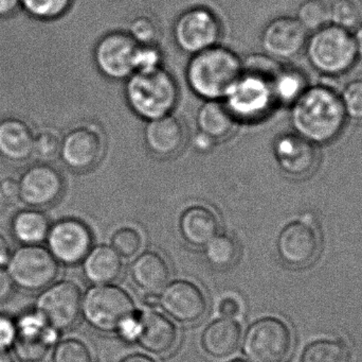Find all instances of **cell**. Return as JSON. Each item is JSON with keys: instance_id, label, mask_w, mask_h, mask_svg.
<instances>
[{"instance_id": "35", "label": "cell", "mask_w": 362, "mask_h": 362, "mask_svg": "<svg viewBox=\"0 0 362 362\" xmlns=\"http://www.w3.org/2000/svg\"><path fill=\"white\" fill-rule=\"evenodd\" d=\"M129 33L140 46H155L159 38V27L148 14L137 15L129 23Z\"/></svg>"}, {"instance_id": "24", "label": "cell", "mask_w": 362, "mask_h": 362, "mask_svg": "<svg viewBox=\"0 0 362 362\" xmlns=\"http://www.w3.org/2000/svg\"><path fill=\"white\" fill-rule=\"evenodd\" d=\"M34 154V134L21 119L0 121V155L14 163L27 161Z\"/></svg>"}, {"instance_id": "29", "label": "cell", "mask_w": 362, "mask_h": 362, "mask_svg": "<svg viewBox=\"0 0 362 362\" xmlns=\"http://www.w3.org/2000/svg\"><path fill=\"white\" fill-rule=\"evenodd\" d=\"M351 351L341 339H320L305 346L300 362H350Z\"/></svg>"}, {"instance_id": "53", "label": "cell", "mask_w": 362, "mask_h": 362, "mask_svg": "<svg viewBox=\"0 0 362 362\" xmlns=\"http://www.w3.org/2000/svg\"><path fill=\"white\" fill-rule=\"evenodd\" d=\"M23 362H40V361H23Z\"/></svg>"}, {"instance_id": "22", "label": "cell", "mask_w": 362, "mask_h": 362, "mask_svg": "<svg viewBox=\"0 0 362 362\" xmlns=\"http://www.w3.org/2000/svg\"><path fill=\"white\" fill-rule=\"evenodd\" d=\"M242 325L232 318H221L211 322L200 338L202 351L215 359L233 355L240 348Z\"/></svg>"}, {"instance_id": "16", "label": "cell", "mask_w": 362, "mask_h": 362, "mask_svg": "<svg viewBox=\"0 0 362 362\" xmlns=\"http://www.w3.org/2000/svg\"><path fill=\"white\" fill-rule=\"evenodd\" d=\"M103 154V135L93 125L76 128L62 140L59 157L66 166L76 171L95 167Z\"/></svg>"}, {"instance_id": "38", "label": "cell", "mask_w": 362, "mask_h": 362, "mask_svg": "<svg viewBox=\"0 0 362 362\" xmlns=\"http://www.w3.org/2000/svg\"><path fill=\"white\" fill-rule=\"evenodd\" d=\"M112 247L120 256L124 257V259H132L141 250V235L134 227H120L112 235Z\"/></svg>"}, {"instance_id": "33", "label": "cell", "mask_w": 362, "mask_h": 362, "mask_svg": "<svg viewBox=\"0 0 362 362\" xmlns=\"http://www.w3.org/2000/svg\"><path fill=\"white\" fill-rule=\"evenodd\" d=\"M329 14L333 25L342 29H357L362 23L361 0H333L329 6Z\"/></svg>"}, {"instance_id": "7", "label": "cell", "mask_w": 362, "mask_h": 362, "mask_svg": "<svg viewBox=\"0 0 362 362\" xmlns=\"http://www.w3.org/2000/svg\"><path fill=\"white\" fill-rule=\"evenodd\" d=\"M293 346L291 327L282 319L265 317L247 329L243 351L251 362H282L288 358Z\"/></svg>"}, {"instance_id": "31", "label": "cell", "mask_w": 362, "mask_h": 362, "mask_svg": "<svg viewBox=\"0 0 362 362\" xmlns=\"http://www.w3.org/2000/svg\"><path fill=\"white\" fill-rule=\"evenodd\" d=\"M76 0H21V8L38 21H50L67 14Z\"/></svg>"}, {"instance_id": "49", "label": "cell", "mask_w": 362, "mask_h": 362, "mask_svg": "<svg viewBox=\"0 0 362 362\" xmlns=\"http://www.w3.org/2000/svg\"><path fill=\"white\" fill-rule=\"evenodd\" d=\"M120 362H157L152 357L142 353H133V354L127 355Z\"/></svg>"}, {"instance_id": "32", "label": "cell", "mask_w": 362, "mask_h": 362, "mask_svg": "<svg viewBox=\"0 0 362 362\" xmlns=\"http://www.w3.org/2000/svg\"><path fill=\"white\" fill-rule=\"evenodd\" d=\"M296 18L308 31H317L331 21L329 6L325 0H304L297 11Z\"/></svg>"}, {"instance_id": "6", "label": "cell", "mask_w": 362, "mask_h": 362, "mask_svg": "<svg viewBox=\"0 0 362 362\" xmlns=\"http://www.w3.org/2000/svg\"><path fill=\"white\" fill-rule=\"evenodd\" d=\"M305 46L313 67L327 76L344 74L358 57L354 36L335 25H327L315 31Z\"/></svg>"}, {"instance_id": "40", "label": "cell", "mask_w": 362, "mask_h": 362, "mask_svg": "<svg viewBox=\"0 0 362 362\" xmlns=\"http://www.w3.org/2000/svg\"><path fill=\"white\" fill-rule=\"evenodd\" d=\"M163 55L155 46H140L137 57V70L152 69L161 66Z\"/></svg>"}, {"instance_id": "12", "label": "cell", "mask_w": 362, "mask_h": 362, "mask_svg": "<svg viewBox=\"0 0 362 362\" xmlns=\"http://www.w3.org/2000/svg\"><path fill=\"white\" fill-rule=\"evenodd\" d=\"M46 242L57 263L71 266L84 261L93 249V237L83 221L67 218L51 225Z\"/></svg>"}, {"instance_id": "30", "label": "cell", "mask_w": 362, "mask_h": 362, "mask_svg": "<svg viewBox=\"0 0 362 362\" xmlns=\"http://www.w3.org/2000/svg\"><path fill=\"white\" fill-rule=\"evenodd\" d=\"M206 261L218 269H225L233 265L238 256V246L233 237L218 235L206 246Z\"/></svg>"}, {"instance_id": "3", "label": "cell", "mask_w": 362, "mask_h": 362, "mask_svg": "<svg viewBox=\"0 0 362 362\" xmlns=\"http://www.w3.org/2000/svg\"><path fill=\"white\" fill-rule=\"evenodd\" d=\"M243 72L238 55L226 47L215 46L193 55L187 67L189 89L204 100L225 99Z\"/></svg>"}, {"instance_id": "45", "label": "cell", "mask_w": 362, "mask_h": 362, "mask_svg": "<svg viewBox=\"0 0 362 362\" xmlns=\"http://www.w3.org/2000/svg\"><path fill=\"white\" fill-rule=\"evenodd\" d=\"M21 8V0H0V18L12 16Z\"/></svg>"}, {"instance_id": "19", "label": "cell", "mask_w": 362, "mask_h": 362, "mask_svg": "<svg viewBox=\"0 0 362 362\" xmlns=\"http://www.w3.org/2000/svg\"><path fill=\"white\" fill-rule=\"evenodd\" d=\"M274 153L281 169L293 178L310 176L318 163L315 144L297 133L280 136L274 142Z\"/></svg>"}, {"instance_id": "5", "label": "cell", "mask_w": 362, "mask_h": 362, "mask_svg": "<svg viewBox=\"0 0 362 362\" xmlns=\"http://www.w3.org/2000/svg\"><path fill=\"white\" fill-rule=\"evenodd\" d=\"M82 314L86 322L103 333H119L136 316L135 303L124 289L100 285L85 293Z\"/></svg>"}, {"instance_id": "48", "label": "cell", "mask_w": 362, "mask_h": 362, "mask_svg": "<svg viewBox=\"0 0 362 362\" xmlns=\"http://www.w3.org/2000/svg\"><path fill=\"white\" fill-rule=\"evenodd\" d=\"M159 303H160L159 295H155L154 293H148V295H144L142 299V304L150 310L158 307Z\"/></svg>"}, {"instance_id": "15", "label": "cell", "mask_w": 362, "mask_h": 362, "mask_svg": "<svg viewBox=\"0 0 362 362\" xmlns=\"http://www.w3.org/2000/svg\"><path fill=\"white\" fill-rule=\"evenodd\" d=\"M165 314L183 324H193L204 318L208 302L202 289L189 281L180 280L167 285L159 295Z\"/></svg>"}, {"instance_id": "9", "label": "cell", "mask_w": 362, "mask_h": 362, "mask_svg": "<svg viewBox=\"0 0 362 362\" xmlns=\"http://www.w3.org/2000/svg\"><path fill=\"white\" fill-rule=\"evenodd\" d=\"M221 29L216 12L206 6H192L185 9L176 19L174 38L181 50L196 55L217 45Z\"/></svg>"}, {"instance_id": "47", "label": "cell", "mask_w": 362, "mask_h": 362, "mask_svg": "<svg viewBox=\"0 0 362 362\" xmlns=\"http://www.w3.org/2000/svg\"><path fill=\"white\" fill-rule=\"evenodd\" d=\"M11 256L10 244L6 238L0 234V268H4Z\"/></svg>"}, {"instance_id": "27", "label": "cell", "mask_w": 362, "mask_h": 362, "mask_svg": "<svg viewBox=\"0 0 362 362\" xmlns=\"http://www.w3.org/2000/svg\"><path fill=\"white\" fill-rule=\"evenodd\" d=\"M199 131L215 142L227 140L235 130L238 120L225 101L206 100L196 115Z\"/></svg>"}, {"instance_id": "52", "label": "cell", "mask_w": 362, "mask_h": 362, "mask_svg": "<svg viewBox=\"0 0 362 362\" xmlns=\"http://www.w3.org/2000/svg\"><path fill=\"white\" fill-rule=\"evenodd\" d=\"M228 362H249V361H245V359H243V358H235V359H232V361H230Z\"/></svg>"}, {"instance_id": "42", "label": "cell", "mask_w": 362, "mask_h": 362, "mask_svg": "<svg viewBox=\"0 0 362 362\" xmlns=\"http://www.w3.org/2000/svg\"><path fill=\"white\" fill-rule=\"evenodd\" d=\"M240 303L233 297H226L219 302L218 312L223 318H235L240 314Z\"/></svg>"}, {"instance_id": "8", "label": "cell", "mask_w": 362, "mask_h": 362, "mask_svg": "<svg viewBox=\"0 0 362 362\" xmlns=\"http://www.w3.org/2000/svg\"><path fill=\"white\" fill-rule=\"evenodd\" d=\"M6 271L15 286L25 291H42L54 282L59 266L48 249L21 246L11 253Z\"/></svg>"}, {"instance_id": "46", "label": "cell", "mask_w": 362, "mask_h": 362, "mask_svg": "<svg viewBox=\"0 0 362 362\" xmlns=\"http://www.w3.org/2000/svg\"><path fill=\"white\" fill-rule=\"evenodd\" d=\"M215 140H213L210 136L206 135V134L199 133L194 137L193 145L197 150L199 151H209L212 149L214 146Z\"/></svg>"}, {"instance_id": "20", "label": "cell", "mask_w": 362, "mask_h": 362, "mask_svg": "<svg viewBox=\"0 0 362 362\" xmlns=\"http://www.w3.org/2000/svg\"><path fill=\"white\" fill-rule=\"evenodd\" d=\"M135 340L148 353L168 354L177 346V327L160 312H139L136 314Z\"/></svg>"}, {"instance_id": "36", "label": "cell", "mask_w": 362, "mask_h": 362, "mask_svg": "<svg viewBox=\"0 0 362 362\" xmlns=\"http://www.w3.org/2000/svg\"><path fill=\"white\" fill-rule=\"evenodd\" d=\"M52 362H93V356L84 342L66 339L55 346Z\"/></svg>"}, {"instance_id": "13", "label": "cell", "mask_w": 362, "mask_h": 362, "mask_svg": "<svg viewBox=\"0 0 362 362\" xmlns=\"http://www.w3.org/2000/svg\"><path fill=\"white\" fill-rule=\"evenodd\" d=\"M320 236L308 220L288 223L279 235L276 250L289 267L305 268L315 263L320 253Z\"/></svg>"}, {"instance_id": "37", "label": "cell", "mask_w": 362, "mask_h": 362, "mask_svg": "<svg viewBox=\"0 0 362 362\" xmlns=\"http://www.w3.org/2000/svg\"><path fill=\"white\" fill-rule=\"evenodd\" d=\"M61 134L53 128H44L34 134V154L45 161L59 157L62 146Z\"/></svg>"}, {"instance_id": "26", "label": "cell", "mask_w": 362, "mask_h": 362, "mask_svg": "<svg viewBox=\"0 0 362 362\" xmlns=\"http://www.w3.org/2000/svg\"><path fill=\"white\" fill-rule=\"evenodd\" d=\"M122 267V259L117 251L101 244L89 251L84 259L83 272L91 284L108 285L118 280Z\"/></svg>"}, {"instance_id": "23", "label": "cell", "mask_w": 362, "mask_h": 362, "mask_svg": "<svg viewBox=\"0 0 362 362\" xmlns=\"http://www.w3.org/2000/svg\"><path fill=\"white\" fill-rule=\"evenodd\" d=\"M221 222L214 210L204 205H193L181 214L180 231L187 244L206 247L219 234Z\"/></svg>"}, {"instance_id": "11", "label": "cell", "mask_w": 362, "mask_h": 362, "mask_svg": "<svg viewBox=\"0 0 362 362\" xmlns=\"http://www.w3.org/2000/svg\"><path fill=\"white\" fill-rule=\"evenodd\" d=\"M139 47L129 32H110L95 45V65L112 80H127L137 70Z\"/></svg>"}, {"instance_id": "41", "label": "cell", "mask_w": 362, "mask_h": 362, "mask_svg": "<svg viewBox=\"0 0 362 362\" xmlns=\"http://www.w3.org/2000/svg\"><path fill=\"white\" fill-rule=\"evenodd\" d=\"M16 321L6 315H0V350L8 351L16 341Z\"/></svg>"}, {"instance_id": "51", "label": "cell", "mask_w": 362, "mask_h": 362, "mask_svg": "<svg viewBox=\"0 0 362 362\" xmlns=\"http://www.w3.org/2000/svg\"><path fill=\"white\" fill-rule=\"evenodd\" d=\"M0 362H14L8 351L0 350Z\"/></svg>"}, {"instance_id": "4", "label": "cell", "mask_w": 362, "mask_h": 362, "mask_svg": "<svg viewBox=\"0 0 362 362\" xmlns=\"http://www.w3.org/2000/svg\"><path fill=\"white\" fill-rule=\"evenodd\" d=\"M178 95L175 79L163 66L134 72L125 86L129 108L148 121L172 114Z\"/></svg>"}, {"instance_id": "39", "label": "cell", "mask_w": 362, "mask_h": 362, "mask_svg": "<svg viewBox=\"0 0 362 362\" xmlns=\"http://www.w3.org/2000/svg\"><path fill=\"white\" fill-rule=\"evenodd\" d=\"M346 118L362 123V79L351 81L340 94Z\"/></svg>"}, {"instance_id": "21", "label": "cell", "mask_w": 362, "mask_h": 362, "mask_svg": "<svg viewBox=\"0 0 362 362\" xmlns=\"http://www.w3.org/2000/svg\"><path fill=\"white\" fill-rule=\"evenodd\" d=\"M144 140L153 154L169 159L182 150L187 134L185 125L180 119L170 114L148 121L144 130Z\"/></svg>"}, {"instance_id": "14", "label": "cell", "mask_w": 362, "mask_h": 362, "mask_svg": "<svg viewBox=\"0 0 362 362\" xmlns=\"http://www.w3.org/2000/svg\"><path fill=\"white\" fill-rule=\"evenodd\" d=\"M15 352L23 361H40L57 344L59 332L36 312H25L16 320Z\"/></svg>"}, {"instance_id": "17", "label": "cell", "mask_w": 362, "mask_h": 362, "mask_svg": "<svg viewBox=\"0 0 362 362\" xmlns=\"http://www.w3.org/2000/svg\"><path fill=\"white\" fill-rule=\"evenodd\" d=\"M19 200L32 208L54 203L64 191L62 174L52 166L40 164L28 168L19 179Z\"/></svg>"}, {"instance_id": "50", "label": "cell", "mask_w": 362, "mask_h": 362, "mask_svg": "<svg viewBox=\"0 0 362 362\" xmlns=\"http://www.w3.org/2000/svg\"><path fill=\"white\" fill-rule=\"evenodd\" d=\"M354 42L355 46H356L357 57L362 60V23L355 32Z\"/></svg>"}, {"instance_id": "1", "label": "cell", "mask_w": 362, "mask_h": 362, "mask_svg": "<svg viewBox=\"0 0 362 362\" xmlns=\"http://www.w3.org/2000/svg\"><path fill=\"white\" fill-rule=\"evenodd\" d=\"M346 116L340 95L331 87H306L291 103V121L298 135L315 145L338 137Z\"/></svg>"}, {"instance_id": "25", "label": "cell", "mask_w": 362, "mask_h": 362, "mask_svg": "<svg viewBox=\"0 0 362 362\" xmlns=\"http://www.w3.org/2000/svg\"><path fill=\"white\" fill-rule=\"evenodd\" d=\"M131 278L142 290L155 293L167 286L171 270L160 254L146 251L132 264Z\"/></svg>"}, {"instance_id": "44", "label": "cell", "mask_w": 362, "mask_h": 362, "mask_svg": "<svg viewBox=\"0 0 362 362\" xmlns=\"http://www.w3.org/2000/svg\"><path fill=\"white\" fill-rule=\"evenodd\" d=\"M14 286L8 271L4 268H0V304L6 302L12 295Z\"/></svg>"}, {"instance_id": "43", "label": "cell", "mask_w": 362, "mask_h": 362, "mask_svg": "<svg viewBox=\"0 0 362 362\" xmlns=\"http://www.w3.org/2000/svg\"><path fill=\"white\" fill-rule=\"evenodd\" d=\"M0 195L8 201L19 199V183L13 178H4L0 181Z\"/></svg>"}, {"instance_id": "10", "label": "cell", "mask_w": 362, "mask_h": 362, "mask_svg": "<svg viewBox=\"0 0 362 362\" xmlns=\"http://www.w3.org/2000/svg\"><path fill=\"white\" fill-rule=\"evenodd\" d=\"M82 302L80 287L71 281H61L40 291L34 310L57 332L68 331L80 319Z\"/></svg>"}, {"instance_id": "18", "label": "cell", "mask_w": 362, "mask_h": 362, "mask_svg": "<svg viewBox=\"0 0 362 362\" xmlns=\"http://www.w3.org/2000/svg\"><path fill=\"white\" fill-rule=\"evenodd\" d=\"M308 42V31L297 18L279 16L268 23L262 34V46L272 59H291Z\"/></svg>"}, {"instance_id": "28", "label": "cell", "mask_w": 362, "mask_h": 362, "mask_svg": "<svg viewBox=\"0 0 362 362\" xmlns=\"http://www.w3.org/2000/svg\"><path fill=\"white\" fill-rule=\"evenodd\" d=\"M50 227V221L45 213L30 208L15 214L11 230L15 239L23 246H38L46 242Z\"/></svg>"}, {"instance_id": "34", "label": "cell", "mask_w": 362, "mask_h": 362, "mask_svg": "<svg viewBox=\"0 0 362 362\" xmlns=\"http://www.w3.org/2000/svg\"><path fill=\"white\" fill-rule=\"evenodd\" d=\"M305 89L303 77L296 70L281 68L274 80V93L278 102L293 103Z\"/></svg>"}, {"instance_id": "2", "label": "cell", "mask_w": 362, "mask_h": 362, "mask_svg": "<svg viewBox=\"0 0 362 362\" xmlns=\"http://www.w3.org/2000/svg\"><path fill=\"white\" fill-rule=\"evenodd\" d=\"M276 59L255 55L243 63V72L225 98V103L236 120L255 121L263 118L278 102L274 80L281 70Z\"/></svg>"}]
</instances>
